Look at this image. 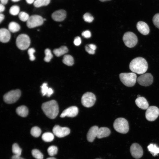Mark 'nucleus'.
<instances>
[{
    "label": "nucleus",
    "instance_id": "obj_31",
    "mask_svg": "<svg viewBox=\"0 0 159 159\" xmlns=\"http://www.w3.org/2000/svg\"><path fill=\"white\" fill-rule=\"evenodd\" d=\"M20 8L17 5L12 6L10 8L9 12L12 15L16 16L18 15L19 13Z\"/></svg>",
    "mask_w": 159,
    "mask_h": 159
},
{
    "label": "nucleus",
    "instance_id": "obj_38",
    "mask_svg": "<svg viewBox=\"0 0 159 159\" xmlns=\"http://www.w3.org/2000/svg\"><path fill=\"white\" fill-rule=\"evenodd\" d=\"M35 52V50L33 48H29L28 51V53L29 56V59L31 61H34L35 59L34 55V53Z\"/></svg>",
    "mask_w": 159,
    "mask_h": 159
},
{
    "label": "nucleus",
    "instance_id": "obj_26",
    "mask_svg": "<svg viewBox=\"0 0 159 159\" xmlns=\"http://www.w3.org/2000/svg\"><path fill=\"white\" fill-rule=\"evenodd\" d=\"M63 62L68 66H71L74 63V60L73 57L69 54L65 55L63 57Z\"/></svg>",
    "mask_w": 159,
    "mask_h": 159
},
{
    "label": "nucleus",
    "instance_id": "obj_12",
    "mask_svg": "<svg viewBox=\"0 0 159 159\" xmlns=\"http://www.w3.org/2000/svg\"><path fill=\"white\" fill-rule=\"evenodd\" d=\"M130 151L132 156L136 159H139L143 155V150L141 146L138 144L134 143L130 148Z\"/></svg>",
    "mask_w": 159,
    "mask_h": 159
},
{
    "label": "nucleus",
    "instance_id": "obj_46",
    "mask_svg": "<svg viewBox=\"0 0 159 159\" xmlns=\"http://www.w3.org/2000/svg\"><path fill=\"white\" fill-rule=\"evenodd\" d=\"M9 0H0L1 4L4 5L7 4Z\"/></svg>",
    "mask_w": 159,
    "mask_h": 159
},
{
    "label": "nucleus",
    "instance_id": "obj_49",
    "mask_svg": "<svg viewBox=\"0 0 159 159\" xmlns=\"http://www.w3.org/2000/svg\"><path fill=\"white\" fill-rule=\"evenodd\" d=\"M12 1L14 2H16L20 1V0H11Z\"/></svg>",
    "mask_w": 159,
    "mask_h": 159
},
{
    "label": "nucleus",
    "instance_id": "obj_20",
    "mask_svg": "<svg viewBox=\"0 0 159 159\" xmlns=\"http://www.w3.org/2000/svg\"><path fill=\"white\" fill-rule=\"evenodd\" d=\"M110 134V131L107 127H102L99 128L97 138L100 139L107 137Z\"/></svg>",
    "mask_w": 159,
    "mask_h": 159
},
{
    "label": "nucleus",
    "instance_id": "obj_43",
    "mask_svg": "<svg viewBox=\"0 0 159 159\" xmlns=\"http://www.w3.org/2000/svg\"><path fill=\"white\" fill-rule=\"evenodd\" d=\"M4 5L1 4L0 5V12L1 13L3 12L5 9V7Z\"/></svg>",
    "mask_w": 159,
    "mask_h": 159
},
{
    "label": "nucleus",
    "instance_id": "obj_22",
    "mask_svg": "<svg viewBox=\"0 0 159 159\" xmlns=\"http://www.w3.org/2000/svg\"><path fill=\"white\" fill-rule=\"evenodd\" d=\"M16 112L18 115L23 117H25L28 114V110L26 106L21 105L16 108Z\"/></svg>",
    "mask_w": 159,
    "mask_h": 159
},
{
    "label": "nucleus",
    "instance_id": "obj_45",
    "mask_svg": "<svg viewBox=\"0 0 159 159\" xmlns=\"http://www.w3.org/2000/svg\"><path fill=\"white\" fill-rule=\"evenodd\" d=\"M4 15L2 14L1 13L0 14V22L1 23L2 21L4 20Z\"/></svg>",
    "mask_w": 159,
    "mask_h": 159
},
{
    "label": "nucleus",
    "instance_id": "obj_52",
    "mask_svg": "<svg viewBox=\"0 0 159 159\" xmlns=\"http://www.w3.org/2000/svg\"></svg>",
    "mask_w": 159,
    "mask_h": 159
},
{
    "label": "nucleus",
    "instance_id": "obj_9",
    "mask_svg": "<svg viewBox=\"0 0 159 159\" xmlns=\"http://www.w3.org/2000/svg\"><path fill=\"white\" fill-rule=\"evenodd\" d=\"M44 21V19L40 16L33 15L29 16L26 21V25L28 28H33L41 26Z\"/></svg>",
    "mask_w": 159,
    "mask_h": 159
},
{
    "label": "nucleus",
    "instance_id": "obj_29",
    "mask_svg": "<svg viewBox=\"0 0 159 159\" xmlns=\"http://www.w3.org/2000/svg\"><path fill=\"white\" fill-rule=\"evenodd\" d=\"M12 151L14 155L20 156L21 154L22 150L17 144L14 143L12 145Z\"/></svg>",
    "mask_w": 159,
    "mask_h": 159
},
{
    "label": "nucleus",
    "instance_id": "obj_27",
    "mask_svg": "<svg viewBox=\"0 0 159 159\" xmlns=\"http://www.w3.org/2000/svg\"><path fill=\"white\" fill-rule=\"evenodd\" d=\"M50 1L51 0H35L33 4L35 7L39 8L48 5Z\"/></svg>",
    "mask_w": 159,
    "mask_h": 159
},
{
    "label": "nucleus",
    "instance_id": "obj_39",
    "mask_svg": "<svg viewBox=\"0 0 159 159\" xmlns=\"http://www.w3.org/2000/svg\"><path fill=\"white\" fill-rule=\"evenodd\" d=\"M82 35L86 38H89L91 37V34L89 31L86 30L82 32Z\"/></svg>",
    "mask_w": 159,
    "mask_h": 159
},
{
    "label": "nucleus",
    "instance_id": "obj_28",
    "mask_svg": "<svg viewBox=\"0 0 159 159\" xmlns=\"http://www.w3.org/2000/svg\"><path fill=\"white\" fill-rule=\"evenodd\" d=\"M42 138V140L46 142H50L53 140L54 136L52 133L46 132L43 134Z\"/></svg>",
    "mask_w": 159,
    "mask_h": 159
},
{
    "label": "nucleus",
    "instance_id": "obj_2",
    "mask_svg": "<svg viewBox=\"0 0 159 159\" xmlns=\"http://www.w3.org/2000/svg\"><path fill=\"white\" fill-rule=\"evenodd\" d=\"M42 108L45 115L51 119H54L59 113L58 104L54 100L44 103L42 105Z\"/></svg>",
    "mask_w": 159,
    "mask_h": 159
},
{
    "label": "nucleus",
    "instance_id": "obj_10",
    "mask_svg": "<svg viewBox=\"0 0 159 159\" xmlns=\"http://www.w3.org/2000/svg\"><path fill=\"white\" fill-rule=\"evenodd\" d=\"M159 115V109L155 106L149 107L146 110L145 116L147 120L150 121L155 120Z\"/></svg>",
    "mask_w": 159,
    "mask_h": 159
},
{
    "label": "nucleus",
    "instance_id": "obj_23",
    "mask_svg": "<svg viewBox=\"0 0 159 159\" xmlns=\"http://www.w3.org/2000/svg\"><path fill=\"white\" fill-rule=\"evenodd\" d=\"M68 51L67 47L65 46L61 47L59 48L54 49L53 52L57 57H60L67 53Z\"/></svg>",
    "mask_w": 159,
    "mask_h": 159
},
{
    "label": "nucleus",
    "instance_id": "obj_15",
    "mask_svg": "<svg viewBox=\"0 0 159 159\" xmlns=\"http://www.w3.org/2000/svg\"><path fill=\"white\" fill-rule=\"evenodd\" d=\"M66 16V13L63 9H59L54 11L52 15V19L56 21H63Z\"/></svg>",
    "mask_w": 159,
    "mask_h": 159
},
{
    "label": "nucleus",
    "instance_id": "obj_4",
    "mask_svg": "<svg viewBox=\"0 0 159 159\" xmlns=\"http://www.w3.org/2000/svg\"><path fill=\"white\" fill-rule=\"evenodd\" d=\"M120 80L125 86L131 87L135 84L137 80V75L134 72L122 73L119 75Z\"/></svg>",
    "mask_w": 159,
    "mask_h": 159
},
{
    "label": "nucleus",
    "instance_id": "obj_8",
    "mask_svg": "<svg viewBox=\"0 0 159 159\" xmlns=\"http://www.w3.org/2000/svg\"><path fill=\"white\" fill-rule=\"evenodd\" d=\"M96 100L95 95L91 92L84 93L81 98V103L85 107H90L94 104Z\"/></svg>",
    "mask_w": 159,
    "mask_h": 159
},
{
    "label": "nucleus",
    "instance_id": "obj_18",
    "mask_svg": "<svg viewBox=\"0 0 159 159\" xmlns=\"http://www.w3.org/2000/svg\"><path fill=\"white\" fill-rule=\"evenodd\" d=\"M11 38V34L9 31L5 28H2L0 30V41L5 43L8 42Z\"/></svg>",
    "mask_w": 159,
    "mask_h": 159
},
{
    "label": "nucleus",
    "instance_id": "obj_40",
    "mask_svg": "<svg viewBox=\"0 0 159 159\" xmlns=\"http://www.w3.org/2000/svg\"><path fill=\"white\" fill-rule=\"evenodd\" d=\"M73 43L76 46L80 45L81 43V39L80 37L79 36L76 37L74 39Z\"/></svg>",
    "mask_w": 159,
    "mask_h": 159
},
{
    "label": "nucleus",
    "instance_id": "obj_14",
    "mask_svg": "<svg viewBox=\"0 0 159 159\" xmlns=\"http://www.w3.org/2000/svg\"><path fill=\"white\" fill-rule=\"evenodd\" d=\"M78 113V109L77 107L71 106L64 110L60 115V117H64L67 116L74 117L77 115Z\"/></svg>",
    "mask_w": 159,
    "mask_h": 159
},
{
    "label": "nucleus",
    "instance_id": "obj_36",
    "mask_svg": "<svg viewBox=\"0 0 159 159\" xmlns=\"http://www.w3.org/2000/svg\"><path fill=\"white\" fill-rule=\"evenodd\" d=\"M83 17L85 21L89 23L92 22L94 20L93 16L88 13H85L83 15Z\"/></svg>",
    "mask_w": 159,
    "mask_h": 159
},
{
    "label": "nucleus",
    "instance_id": "obj_47",
    "mask_svg": "<svg viewBox=\"0 0 159 159\" xmlns=\"http://www.w3.org/2000/svg\"><path fill=\"white\" fill-rule=\"evenodd\" d=\"M35 0H26V1L27 3L29 4H31L34 3Z\"/></svg>",
    "mask_w": 159,
    "mask_h": 159
},
{
    "label": "nucleus",
    "instance_id": "obj_16",
    "mask_svg": "<svg viewBox=\"0 0 159 159\" xmlns=\"http://www.w3.org/2000/svg\"><path fill=\"white\" fill-rule=\"evenodd\" d=\"M99 128L97 126L95 125L89 129L87 135V139L89 142H93L97 137Z\"/></svg>",
    "mask_w": 159,
    "mask_h": 159
},
{
    "label": "nucleus",
    "instance_id": "obj_1",
    "mask_svg": "<svg viewBox=\"0 0 159 159\" xmlns=\"http://www.w3.org/2000/svg\"><path fill=\"white\" fill-rule=\"evenodd\" d=\"M129 68L133 72L138 74H143L148 69V63L146 60L143 57H136L130 62Z\"/></svg>",
    "mask_w": 159,
    "mask_h": 159
},
{
    "label": "nucleus",
    "instance_id": "obj_25",
    "mask_svg": "<svg viewBox=\"0 0 159 159\" xmlns=\"http://www.w3.org/2000/svg\"><path fill=\"white\" fill-rule=\"evenodd\" d=\"M20 28V26L19 25L14 21L10 22L8 25V30L10 32L13 33L18 32Z\"/></svg>",
    "mask_w": 159,
    "mask_h": 159
},
{
    "label": "nucleus",
    "instance_id": "obj_11",
    "mask_svg": "<svg viewBox=\"0 0 159 159\" xmlns=\"http://www.w3.org/2000/svg\"><path fill=\"white\" fill-rule=\"evenodd\" d=\"M138 84L143 86H148L151 85L153 82V77L150 73L142 74L137 79Z\"/></svg>",
    "mask_w": 159,
    "mask_h": 159
},
{
    "label": "nucleus",
    "instance_id": "obj_41",
    "mask_svg": "<svg viewBox=\"0 0 159 159\" xmlns=\"http://www.w3.org/2000/svg\"><path fill=\"white\" fill-rule=\"evenodd\" d=\"M85 49L86 51L90 54H93L95 53V51L90 48L87 45L85 47Z\"/></svg>",
    "mask_w": 159,
    "mask_h": 159
},
{
    "label": "nucleus",
    "instance_id": "obj_48",
    "mask_svg": "<svg viewBox=\"0 0 159 159\" xmlns=\"http://www.w3.org/2000/svg\"><path fill=\"white\" fill-rule=\"evenodd\" d=\"M46 159H56L55 158L53 157H51L49 158H48Z\"/></svg>",
    "mask_w": 159,
    "mask_h": 159
},
{
    "label": "nucleus",
    "instance_id": "obj_50",
    "mask_svg": "<svg viewBox=\"0 0 159 159\" xmlns=\"http://www.w3.org/2000/svg\"><path fill=\"white\" fill-rule=\"evenodd\" d=\"M100 1H102V2H104V1H109V0H99Z\"/></svg>",
    "mask_w": 159,
    "mask_h": 159
},
{
    "label": "nucleus",
    "instance_id": "obj_19",
    "mask_svg": "<svg viewBox=\"0 0 159 159\" xmlns=\"http://www.w3.org/2000/svg\"><path fill=\"white\" fill-rule=\"evenodd\" d=\"M135 103L139 108L143 110H147L149 107V104L146 99L144 97L137 98Z\"/></svg>",
    "mask_w": 159,
    "mask_h": 159
},
{
    "label": "nucleus",
    "instance_id": "obj_34",
    "mask_svg": "<svg viewBox=\"0 0 159 159\" xmlns=\"http://www.w3.org/2000/svg\"><path fill=\"white\" fill-rule=\"evenodd\" d=\"M58 148L54 145H52L47 149V152L49 155L51 156H53L56 155L57 153Z\"/></svg>",
    "mask_w": 159,
    "mask_h": 159
},
{
    "label": "nucleus",
    "instance_id": "obj_37",
    "mask_svg": "<svg viewBox=\"0 0 159 159\" xmlns=\"http://www.w3.org/2000/svg\"><path fill=\"white\" fill-rule=\"evenodd\" d=\"M153 21L155 26L159 29V13L155 15L153 18Z\"/></svg>",
    "mask_w": 159,
    "mask_h": 159
},
{
    "label": "nucleus",
    "instance_id": "obj_30",
    "mask_svg": "<svg viewBox=\"0 0 159 159\" xmlns=\"http://www.w3.org/2000/svg\"><path fill=\"white\" fill-rule=\"evenodd\" d=\"M30 132L32 136L37 138L39 137L41 135V130L38 127L35 126L32 128Z\"/></svg>",
    "mask_w": 159,
    "mask_h": 159
},
{
    "label": "nucleus",
    "instance_id": "obj_7",
    "mask_svg": "<svg viewBox=\"0 0 159 159\" xmlns=\"http://www.w3.org/2000/svg\"><path fill=\"white\" fill-rule=\"evenodd\" d=\"M123 40L126 46L129 48H132L136 45L138 39L137 36L134 33L128 32L124 34Z\"/></svg>",
    "mask_w": 159,
    "mask_h": 159
},
{
    "label": "nucleus",
    "instance_id": "obj_24",
    "mask_svg": "<svg viewBox=\"0 0 159 159\" xmlns=\"http://www.w3.org/2000/svg\"><path fill=\"white\" fill-rule=\"evenodd\" d=\"M148 150L154 156L159 153V147L155 144L151 143L147 147Z\"/></svg>",
    "mask_w": 159,
    "mask_h": 159
},
{
    "label": "nucleus",
    "instance_id": "obj_13",
    "mask_svg": "<svg viewBox=\"0 0 159 159\" xmlns=\"http://www.w3.org/2000/svg\"><path fill=\"white\" fill-rule=\"evenodd\" d=\"M54 134L58 138H62L69 135L70 132V129L67 127H61L56 125L52 129Z\"/></svg>",
    "mask_w": 159,
    "mask_h": 159
},
{
    "label": "nucleus",
    "instance_id": "obj_42",
    "mask_svg": "<svg viewBox=\"0 0 159 159\" xmlns=\"http://www.w3.org/2000/svg\"><path fill=\"white\" fill-rule=\"evenodd\" d=\"M92 50L95 51L97 47L96 46L93 44H90L87 45Z\"/></svg>",
    "mask_w": 159,
    "mask_h": 159
},
{
    "label": "nucleus",
    "instance_id": "obj_6",
    "mask_svg": "<svg viewBox=\"0 0 159 159\" xmlns=\"http://www.w3.org/2000/svg\"><path fill=\"white\" fill-rule=\"evenodd\" d=\"M21 95V91L19 89L11 90L4 95V100L7 104L13 103L19 99Z\"/></svg>",
    "mask_w": 159,
    "mask_h": 159
},
{
    "label": "nucleus",
    "instance_id": "obj_3",
    "mask_svg": "<svg viewBox=\"0 0 159 159\" xmlns=\"http://www.w3.org/2000/svg\"><path fill=\"white\" fill-rule=\"evenodd\" d=\"M113 127L116 131L122 134L127 133L129 129L127 121L122 117L117 118L115 120Z\"/></svg>",
    "mask_w": 159,
    "mask_h": 159
},
{
    "label": "nucleus",
    "instance_id": "obj_44",
    "mask_svg": "<svg viewBox=\"0 0 159 159\" xmlns=\"http://www.w3.org/2000/svg\"><path fill=\"white\" fill-rule=\"evenodd\" d=\"M11 159H25L19 156H17L14 155H13L11 158Z\"/></svg>",
    "mask_w": 159,
    "mask_h": 159
},
{
    "label": "nucleus",
    "instance_id": "obj_51",
    "mask_svg": "<svg viewBox=\"0 0 159 159\" xmlns=\"http://www.w3.org/2000/svg\"><path fill=\"white\" fill-rule=\"evenodd\" d=\"M140 97H140V95H137V97L138 98Z\"/></svg>",
    "mask_w": 159,
    "mask_h": 159
},
{
    "label": "nucleus",
    "instance_id": "obj_21",
    "mask_svg": "<svg viewBox=\"0 0 159 159\" xmlns=\"http://www.w3.org/2000/svg\"><path fill=\"white\" fill-rule=\"evenodd\" d=\"M41 87V93L43 96L46 95L48 97H50L53 93V89L51 88H49L47 86V84L46 83H43Z\"/></svg>",
    "mask_w": 159,
    "mask_h": 159
},
{
    "label": "nucleus",
    "instance_id": "obj_32",
    "mask_svg": "<svg viewBox=\"0 0 159 159\" xmlns=\"http://www.w3.org/2000/svg\"><path fill=\"white\" fill-rule=\"evenodd\" d=\"M32 154L33 157L36 159H43V154L38 149H33L32 151Z\"/></svg>",
    "mask_w": 159,
    "mask_h": 159
},
{
    "label": "nucleus",
    "instance_id": "obj_17",
    "mask_svg": "<svg viewBox=\"0 0 159 159\" xmlns=\"http://www.w3.org/2000/svg\"><path fill=\"white\" fill-rule=\"evenodd\" d=\"M138 31L144 35L148 34L150 32V29L148 24L143 21H138L136 25Z\"/></svg>",
    "mask_w": 159,
    "mask_h": 159
},
{
    "label": "nucleus",
    "instance_id": "obj_33",
    "mask_svg": "<svg viewBox=\"0 0 159 159\" xmlns=\"http://www.w3.org/2000/svg\"><path fill=\"white\" fill-rule=\"evenodd\" d=\"M45 56L44 60L46 62H49L53 57V56L50 49H46L44 51Z\"/></svg>",
    "mask_w": 159,
    "mask_h": 159
},
{
    "label": "nucleus",
    "instance_id": "obj_35",
    "mask_svg": "<svg viewBox=\"0 0 159 159\" xmlns=\"http://www.w3.org/2000/svg\"><path fill=\"white\" fill-rule=\"evenodd\" d=\"M19 19L23 21H27L29 17V15L26 12L21 11L18 14Z\"/></svg>",
    "mask_w": 159,
    "mask_h": 159
},
{
    "label": "nucleus",
    "instance_id": "obj_5",
    "mask_svg": "<svg viewBox=\"0 0 159 159\" xmlns=\"http://www.w3.org/2000/svg\"><path fill=\"white\" fill-rule=\"evenodd\" d=\"M30 40L26 34H21L17 37L16 40V44L17 47L21 50L27 49L30 46Z\"/></svg>",
    "mask_w": 159,
    "mask_h": 159
}]
</instances>
